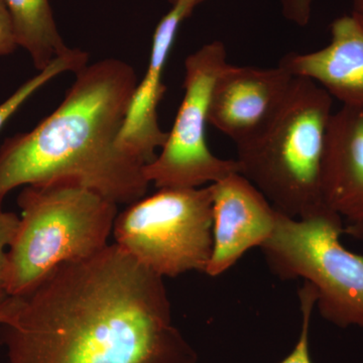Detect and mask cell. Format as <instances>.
<instances>
[{"label": "cell", "mask_w": 363, "mask_h": 363, "mask_svg": "<svg viewBox=\"0 0 363 363\" xmlns=\"http://www.w3.org/2000/svg\"><path fill=\"white\" fill-rule=\"evenodd\" d=\"M9 363H195L164 278L117 247L58 267L0 324Z\"/></svg>", "instance_id": "6da1fadb"}, {"label": "cell", "mask_w": 363, "mask_h": 363, "mask_svg": "<svg viewBox=\"0 0 363 363\" xmlns=\"http://www.w3.org/2000/svg\"><path fill=\"white\" fill-rule=\"evenodd\" d=\"M75 75L56 111L0 147V208L13 189L59 180L77 182L117 205L147 194L145 164L118 143L138 82L135 69L108 58Z\"/></svg>", "instance_id": "7a4b0ae2"}, {"label": "cell", "mask_w": 363, "mask_h": 363, "mask_svg": "<svg viewBox=\"0 0 363 363\" xmlns=\"http://www.w3.org/2000/svg\"><path fill=\"white\" fill-rule=\"evenodd\" d=\"M333 98L310 79L296 77L276 116L236 145L240 174L279 213L307 218L326 209L322 161Z\"/></svg>", "instance_id": "3957f363"}, {"label": "cell", "mask_w": 363, "mask_h": 363, "mask_svg": "<svg viewBox=\"0 0 363 363\" xmlns=\"http://www.w3.org/2000/svg\"><path fill=\"white\" fill-rule=\"evenodd\" d=\"M21 217L7 248L9 297L33 292L58 267L89 259L108 245L117 204L75 181L23 187Z\"/></svg>", "instance_id": "277c9868"}, {"label": "cell", "mask_w": 363, "mask_h": 363, "mask_svg": "<svg viewBox=\"0 0 363 363\" xmlns=\"http://www.w3.org/2000/svg\"><path fill=\"white\" fill-rule=\"evenodd\" d=\"M343 219L329 207L301 219L278 211L260 248L279 279L311 284L325 320L340 328H363V257L343 247Z\"/></svg>", "instance_id": "5b68a950"}, {"label": "cell", "mask_w": 363, "mask_h": 363, "mask_svg": "<svg viewBox=\"0 0 363 363\" xmlns=\"http://www.w3.org/2000/svg\"><path fill=\"white\" fill-rule=\"evenodd\" d=\"M116 245L162 278L206 272L213 248L210 185L162 188L117 214Z\"/></svg>", "instance_id": "8992f818"}, {"label": "cell", "mask_w": 363, "mask_h": 363, "mask_svg": "<svg viewBox=\"0 0 363 363\" xmlns=\"http://www.w3.org/2000/svg\"><path fill=\"white\" fill-rule=\"evenodd\" d=\"M227 64L225 45L219 40L186 59L185 93L173 128L161 152L143 168L145 179L157 189L200 188L240 173L236 160L214 156L206 142L210 95Z\"/></svg>", "instance_id": "52a82bcc"}, {"label": "cell", "mask_w": 363, "mask_h": 363, "mask_svg": "<svg viewBox=\"0 0 363 363\" xmlns=\"http://www.w3.org/2000/svg\"><path fill=\"white\" fill-rule=\"evenodd\" d=\"M295 76L278 65L257 68L227 64L210 95L208 124L235 145L262 130L288 97Z\"/></svg>", "instance_id": "ba28073f"}, {"label": "cell", "mask_w": 363, "mask_h": 363, "mask_svg": "<svg viewBox=\"0 0 363 363\" xmlns=\"http://www.w3.org/2000/svg\"><path fill=\"white\" fill-rule=\"evenodd\" d=\"M213 217V248L206 272L218 277L253 247L272 235L278 211L240 173L210 184Z\"/></svg>", "instance_id": "9c48e42d"}, {"label": "cell", "mask_w": 363, "mask_h": 363, "mask_svg": "<svg viewBox=\"0 0 363 363\" xmlns=\"http://www.w3.org/2000/svg\"><path fill=\"white\" fill-rule=\"evenodd\" d=\"M192 11L185 4H173L157 26L149 66L145 77L136 85L119 135V145L145 164L156 159L157 150L168 138L157 118V106L167 90L162 76L181 23Z\"/></svg>", "instance_id": "30bf717a"}, {"label": "cell", "mask_w": 363, "mask_h": 363, "mask_svg": "<svg viewBox=\"0 0 363 363\" xmlns=\"http://www.w3.org/2000/svg\"><path fill=\"white\" fill-rule=\"evenodd\" d=\"M330 43L318 51L291 52L279 65L296 77L310 79L343 107L363 112V23L354 16L332 21Z\"/></svg>", "instance_id": "8fae6325"}, {"label": "cell", "mask_w": 363, "mask_h": 363, "mask_svg": "<svg viewBox=\"0 0 363 363\" xmlns=\"http://www.w3.org/2000/svg\"><path fill=\"white\" fill-rule=\"evenodd\" d=\"M322 197L341 218L363 225V112H333L321 174Z\"/></svg>", "instance_id": "7c38bea8"}, {"label": "cell", "mask_w": 363, "mask_h": 363, "mask_svg": "<svg viewBox=\"0 0 363 363\" xmlns=\"http://www.w3.org/2000/svg\"><path fill=\"white\" fill-rule=\"evenodd\" d=\"M18 47L30 55L38 71L70 51L60 35L49 0H4Z\"/></svg>", "instance_id": "4fadbf2b"}, {"label": "cell", "mask_w": 363, "mask_h": 363, "mask_svg": "<svg viewBox=\"0 0 363 363\" xmlns=\"http://www.w3.org/2000/svg\"><path fill=\"white\" fill-rule=\"evenodd\" d=\"M88 60L89 56L87 52L80 49H70L63 56L54 60L44 70L38 72L37 75L28 79L6 101L0 104V130L43 86L66 72L77 73L83 67L87 65Z\"/></svg>", "instance_id": "5bb4252c"}, {"label": "cell", "mask_w": 363, "mask_h": 363, "mask_svg": "<svg viewBox=\"0 0 363 363\" xmlns=\"http://www.w3.org/2000/svg\"><path fill=\"white\" fill-rule=\"evenodd\" d=\"M301 314H302V328L300 337L292 352L279 363H313L310 357L309 334L313 311L316 307L317 294L311 284L305 281L298 290Z\"/></svg>", "instance_id": "9a60e30c"}, {"label": "cell", "mask_w": 363, "mask_h": 363, "mask_svg": "<svg viewBox=\"0 0 363 363\" xmlns=\"http://www.w3.org/2000/svg\"><path fill=\"white\" fill-rule=\"evenodd\" d=\"M18 218V215L13 212H4L0 208V306L9 298L6 284L7 248L13 240Z\"/></svg>", "instance_id": "2e32d148"}, {"label": "cell", "mask_w": 363, "mask_h": 363, "mask_svg": "<svg viewBox=\"0 0 363 363\" xmlns=\"http://www.w3.org/2000/svg\"><path fill=\"white\" fill-rule=\"evenodd\" d=\"M18 48L14 37L13 21L4 0H0V56L13 54Z\"/></svg>", "instance_id": "e0dca14e"}, {"label": "cell", "mask_w": 363, "mask_h": 363, "mask_svg": "<svg viewBox=\"0 0 363 363\" xmlns=\"http://www.w3.org/2000/svg\"><path fill=\"white\" fill-rule=\"evenodd\" d=\"M313 0H281L283 13L288 20L306 26L311 16Z\"/></svg>", "instance_id": "ac0fdd59"}, {"label": "cell", "mask_w": 363, "mask_h": 363, "mask_svg": "<svg viewBox=\"0 0 363 363\" xmlns=\"http://www.w3.org/2000/svg\"><path fill=\"white\" fill-rule=\"evenodd\" d=\"M21 297H9L6 302L0 306V324L7 321L18 309Z\"/></svg>", "instance_id": "d6986e66"}, {"label": "cell", "mask_w": 363, "mask_h": 363, "mask_svg": "<svg viewBox=\"0 0 363 363\" xmlns=\"http://www.w3.org/2000/svg\"><path fill=\"white\" fill-rule=\"evenodd\" d=\"M352 16L363 23V0H352Z\"/></svg>", "instance_id": "ffe728a7"}, {"label": "cell", "mask_w": 363, "mask_h": 363, "mask_svg": "<svg viewBox=\"0 0 363 363\" xmlns=\"http://www.w3.org/2000/svg\"><path fill=\"white\" fill-rule=\"evenodd\" d=\"M203 0H169L172 6L176 4H185V6H188L190 9H194L198 4H201Z\"/></svg>", "instance_id": "44dd1931"}]
</instances>
